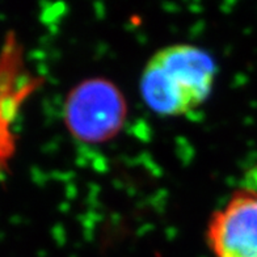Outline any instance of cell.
I'll return each mask as SVG.
<instances>
[{
	"label": "cell",
	"mask_w": 257,
	"mask_h": 257,
	"mask_svg": "<svg viewBox=\"0 0 257 257\" xmlns=\"http://www.w3.org/2000/svg\"><path fill=\"white\" fill-rule=\"evenodd\" d=\"M126 101L112 81L88 79L70 92L64 104V122L83 142H106L125 123Z\"/></svg>",
	"instance_id": "2"
},
{
	"label": "cell",
	"mask_w": 257,
	"mask_h": 257,
	"mask_svg": "<svg viewBox=\"0 0 257 257\" xmlns=\"http://www.w3.org/2000/svg\"><path fill=\"white\" fill-rule=\"evenodd\" d=\"M217 71L206 50L190 44L168 45L146 63L139 80L141 96L156 114L186 115L206 102Z\"/></svg>",
	"instance_id": "1"
},
{
	"label": "cell",
	"mask_w": 257,
	"mask_h": 257,
	"mask_svg": "<svg viewBox=\"0 0 257 257\" xmlns=\"http://www.w3.org/2000/svg\"><path fill=\"white\" fill-rule=\"evenodd\" d=\"M206 241L214 257H257V190L237 188L207 222Z\"/></svg>",
	"instance_id": "3"
}]
</instances>
